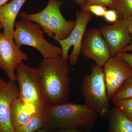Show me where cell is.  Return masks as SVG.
<instances>
[{"mask_svg":"<svg viewBox=\"0 0 132 132\" xmlns=\"http://www.w3.org/2000/svg\"><path fill=\"white\" fill-rule=\"evenodd\" d=\"M43 93L49 106L68 102L70 68L61 56L43 59L38 68Z\"/></svg>","mask_w":132,"mask_h":132,"instance_id":"1","label":"cell"},{"mask_svg":"<svg viewBox=\"0 0 132 132\" xmlns=\"http://www.w3.org/2000/svg\"><path fill=\"white\" fill-rule=\"evenodd\" d=\"M43 114L46 127L54 130L64 128L91 129L97 125L100 118L85 104L68 102L49 106Z\"/></svg>","mask_w":132,"mask_h":132,"instance_id":"2","label":"cell"},{"mask_svg":"<svg viewBox=\"0 0 132 132\" xmlns=\"http://www.w3.org/2000/svg\"><path fill=\"white\" fill-rule=\"evenodd\" d=\"M61 3L57 0H50L43 10L35 14L22 12V19L38 24L43 32L56 41L67 38L75 26L76 21L67 20L61 12Z\"/></svg>","mask_w":132,"mask_h":132,"instance_id":"3","label":"cell"},{"mask_svg":"<svg viewBox=\"0 0 132 132\" xmlns=\"http://www.w3.org/2000/svg\"><path fill=\"white\" fill-rule=\"evenodd\" d=\"M16 79L19 98L34 113H44L49 106L43 93L38 69L22 62L16 69Z\"/></svg>","mask_w":132,"mask_h":132,"instance_id":"4","label":"cell"},{"mask_svg":"<svg viewBox=\"0 0 132 132\" xmlns=\"http://www.w3.org/2000/svg\"><path fill=\"white\" fill-rule=\"evenodd\" d=\"M80 89L85 104L101 118L108 114L110 105L103 67L91 65V72L83 78Z\"/></svg>","mask_w":132,"mask_h":132,"instance_id":"5","label":"cell"},{"mask_svg":"<svg viewBox=\"0 0 132 132\" xmlns=\"http://www.w3.org/2000/svg\"><path fill=\"white\" fill-rule=\"evenodd\" d=\"M44 34L38 24L22 19L15 23L14 40L19 47L26 45L35 48L43 59L61 57V48L48 42L44 37Z\"/></svg>","mask_w":132,"mask_h":132,"instance_id":"6","label":"cell"},{"mask_svg":"<svg viewBox=\"0 0 132 132\" xmlns=\"http://www.w3.org/2000/svg\"><path fill=\"white\" fill-rule=\"evenodd\" d=\"M93 17V14L85 10L78 11L75 26L70 34L65 39L56 41L61 46L62 58L66 62L69 60L71 65H75L78 62L81 53L82 39Z\"/></svg>","mask_w":132,"mask_h":132,"instance_id":"7","label":"cell"},{"mask_svg":"<svg viewBox=\"0 0 132 132\" xmlns=\"http://www.w3.org/2000/svg\"><path fill=\"white\" fill-rule=\"evenodd\" d=\"M28 59L27 54L21 50L14 40L8 39L0 29V68L9 80L16 81L17 67Z\"/></svg>","mask_w":132,"mask_h":132,"instance_id":"8","label":"cell"},{"mask_svg":"<svg viewBox=\"0 0 132 132\" xmlns=\"http://www.w3.org/2000/svg\"><path fill=\"white\" fill-rule=\"evenodd\" d=\"M107 93L111 100L120 88L132 76V68L117 55L112 56L102 67Z\"/></svg>","mask_w":132,"mask_h":132,"instance_id":"9","label":"cell"},{"mask_svg":"<svg viewBox=\"0 0 132 132\" xmlns=\"http://www.w3.org/2000/svg\"><path fill=\"white\" fill-rule=\"evenodd\" d=\"M81 53L101 67L112 57L106 42L99 29L95 28L85 32L81 43Z\"/></svg>","mask_w":132,"mask_h":132,"instance_id":"10","label":"cell"},{"mask_svg":"<svg viewBox=\"0 0 132 132\" xmlns=\"http://www.w3.org/2000/svg\"><path fill=\"white\" fill-rule=\"evenodd\" d=\"M99 30L107 44L112 56L121 52L132 40L125 19H119L111 26H102Z\"/></svg>","mask_w":132,"mask_h":132,"instance_id":"11","label":"cell"},{"mask_svg":"<svg viewBox=\"0 0 132 132\" xmlns=\"http://www.w3.org/2000/svg\"><path fill=\"white\" fill-rule=\"evenodd\" d=\"M19 96L15 81L9 80L0 92V132H15L12 121V106Z\"/></svg>","mask_w":132,"mask_h":132,"instance_id":"12","label":"cell"},{"mask_svg":"<svg viewBox=\"0 0 132 132\" xmlns=\"http://www.w3.org/2000/svg\"><path fill=\"white\" fill-rule=\"evenodd\" d=\"M27 0H11L0 7V22L3 33L8 39L14 40V25L17 15Z\"/></svg>","mask_w":132,"mask_h":132,"instance_id":"13","label":"cell"},{"mask_svg":"<svg viewBox=\"0 0 132 132\" xmlns=\"http://www.w3.org/2000/svg\"><path fill=\"white\" fill-rule=\"evenodd\" d=\"M108 132H132V120L117 107L109 113Z\"/></svg>","mask_w":132,"mask_h":132,"instance_id":"14","label":"cell"},{"mask_svg":"<svg viewBox=\"0 0 132 132\" xmlns=\"http://www.w3.org/2000/svg\"><path fill=\"white\" fill-rule=\"evenodd\" d=\"M35 114L30 111L27 107L19 98L14 100L12 106V121L14 128L27 123Z\"/></svg>","mask_w":132,"mask_h":132,"instance_id":"15","label":"cell"},{"mask_svg":"<svg viewBox=\"0 0 132 132\" xmlns=\"http://www.w3.org/2000/svg\"><path fill=\"white\" fill-rule=\"evenodd\" d=\"M46 127V120L43 113H35L26 124L15 128V132H34Z\"/></svg>","mask_w":132,"mask_h":132,"instance_id":"16","label":"cell"},{"mask_svg":"<svg viewBox=\"0 0 132 132\" xmlns=\"http://www.w3.org/2000/svg\"><path fill=\"white\" fill-rule=\"evenodd\" d=\"M114 9L119 19H126L132 15V0H116Z\"/></svg>","mask_w":132,"mask_h":132,"instance_id":"17","label":"cell"},{"mask_svg":"<svg viewBox=\"0 0 132 132\" xmlns=\"http://www.w3.org/2000/svg\"><path fill=\"white\" fill-rule=\"evenodd\" d=\"M132 97V76L120 88L112 97V101Z\"/></svg>","mask_w":132,"mask_h":132,"instance_id":"18","label":"cell"},{"mask_svg":"<svg viewBox=\"0 0 132 132\" xmlns=\"http://www.w3.org/2000/svg\"><path fill=\"white\" fill-rule=\"evenodd\" d=\"M115 106L120 109L132 120V97L112 101Z\"/></svg>","mask_w":132,"mask_h":132,"instance_id":"19","label":"cell"},{"mask_svg":"<svg viewBox=\"0 0 132 132\" xmlns=\"http://www.w3.org/2000/svg\"><path fill=\"white\" fill-rule=\"evenodd\" d=\"M82 9L85 10L93 14L98 16L103 17L106 11V7L99 5H93L81 7Z\"/></svg>","mask_w":132,"mask_h":132,"instance_id":"20","label":"cell"},{"mask_svg":"<svg viewBox=\"0 0 132 132\" xmlns=\"http://www.w3.org/2000/svg\"><path fill=\"white\" fill-rule=\"evenodd\" d=\"M116 0H87L85 6L93 5H99L114 9Z\"/></svg>","mask_w":132,"mask_h":132,"instance_id":"21","label":"cell"},{"mask_svg":"<svg viewBox=\"0 0 132 132\" xmlns=\"http://www.w3.org/2000/svg\"><path fill=\"white\" fill-rule=\"evenodd\" d=\"M103 17L107 21L111 23H115L119 19V15L114 9L107 10Z\"/></svg>","mask_w":132,"mask_h":132,"instance_id":"22","label":"cell"},{"mask_svg":"<svg viewBox=\"0 0 132 132\" xmlns=\"http://www.w3.org/2000/svg\"><path fill=\"white\" fill-rule=\"evenodd\" d=\"M116 55L126 62L132 68V53L130 52H119Z\"/></svg>","mask_w":132,"mask_h":132,"instance_id":"23","label":"cell"},{"mask_svg":"<svg viewBox=\"0 0 132 132\" xmlns=\"http://www.w3.org/2000/svg\"><path fill=\"white\" fill-rule=\"evenodd\" d=\"M55 132H86L80 128H64L55 130Z\"/></svg>","mask_w":132,"mask_h":132,"instance_id":"24","label":"cell"},{"mask_svg":"<svg viewBox=\"0 0 132 132\" xmlns=\"http://www.w3.org/2000/svg\"><path fill=\"white\" fill-rule=\"evenodd\" d=\"M125 19L126 21L129 32L132 36V15Z\"/></svg>","mask_w":132,"mask_h":132,"instance_id":"25","label":"cell"},{"mask_svg":"<svg viewBox=\"0 0 132 132\" xmlns=\"http://www.w3.org/2000/svg\"><path fill=\"white\" fill-rule=\"evenodd\" d=\"M75 3L77 5L82 7L85 6L86 4L87 0H70Z\"/></svg>","mask_w":132,"mask_h":132,"instance_id":"26","label":"cell"},{"mask_svg":"<svg viewBox=\"0 0 132 132\" xmlns=\"http://www.w3.org/2000/svg\"><path fill=\"white\" fill-rule=\"evenodd\" d=\"M55 131L46 127L34 132H55Z\"/></svg>","mask_w":132,"mask_h":132,"instance_id":"27","label":"cell"},{"mask_svg":"<svg viewBox=\"0 0 132 132\" xmlns=\"http://www.w3.org/2000/svg\"><path fill=\"white\" fill-rule=\"evenodd\" d=\"M132 52V40L130 44L126 47L125 48L122 50L121 52Z\"/></svg>","mask_w":132,"mask_h":132,"instance_id":"28","label":"cell"},{"mask_svg":"<svg viewBox=\"0 0 132 132\" xmlns=\"http://www.w3.org/2000/svg\"><path fill=\"white\" fill-rule=\"evenodd\" d=\"M7 82H5L0 77V92L5 87L6 85Z\"/></svg>","mask_w":132,"mask_h":132,"instance_id":"29","label":"cell"},{"mask_svg":"<svg viewBox=\"0 0 132 132\" xmlns=\"http://www.w3.org/2000/svg\"><path fill=\"white\" fill-rule=\"evenodd\" d=\"M11 0H0V7L7 3Z\"/></svg>","mask_w":132,"mask_h":132,"instance_id":"30","label":"cell"},{"mask_svg":"<svg viewBox=\"0 0 132 132\" xmlns=\"http://www.w3.org/2000/svg\"><path fill=\"white\" fill-rule=\"evenodd\" d=\"M86 132H92L90 129H86Z\"/></svg>","mask_w":132,"mask_h":132,"instance_id":"31","label":"cell"},{"mask_svg":"<svg viewBox=\"0 0 132 132\" xmlns=\"http://www.w3.org/2000/svg\"><path fill=\"white\" fill-rule=\"evenodd\" d=\"M2 29V26L1 22H0V29Z\"/></svg>","mask_w":132,"mask_h":132,"instance_id":"32","label":"cell"}]
</instances>
